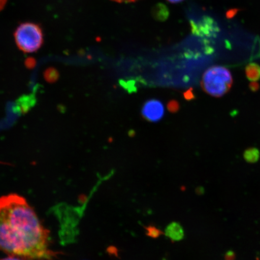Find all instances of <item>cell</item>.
Instances as JSON below:
<instances>
[{
    "label": "cell",
    "mask_w": 260,
    "mask_h": 260,
    "mask_svg": "<svg viewBox=\"0 0 260 260\" xmlns=\"http://www.w3.org/2000/svg\"><path fill=\"white\" fill-rule=\"evenodd\" d=\"M0 251L24 260H53L50 233L37 213L17 194L0 198Z\"/></svg>",
    "instance_id": "1"
},
{
    "label": "cell",
    "mask_w": 260,
    "mask_h": 260,
    "mask_svg": "<svg viewBox=\"0 0 260 260\" xmlns=\"http://www.w3.org/2000/svg\"><path fill=\"white\" fill-rule=\"evenodd\" d=\"M233 77L230 71L222 66H213L204 73L201 86L209 95L222 96L232 86Z\"/></svg>",
    "instance_id": "2"
},
{
    "label": "cell",
    "mask_w": 260,
    "mask_h": 260,
    "mask_svg": "<svg viewBox=\"0 0 260 260\" xmlns=\"http://www.w3.org/2000/svg\"><path fill=\"white\" fill-rule=\"evenodd\" d=\"M15 40L19 50L25 53H31L38 51L42 46L43 34L40 26L26 22L16 29Z\"/></svg>",
    "instance_id": "3"
},
{
    "label": "cell",
    "mask_w": 260,
    "mask_h": 260,
    "mask_svg": "<svg viewBox=\"0 0 260 260\" xmlns=\"http://www.w3.org/2000/svg\"><path fill=\"white\" fill-rule=\"evenodd\" d=\"M165 113L164 106L158 100L152 99L147 101L144 104L142 109V115L146 121L157 122L164 117Z\"/></svg>",
    "instance_id": "4"
},
{
    "label": "cell",
    "mask_w": 260,
    "mask_h": 260,
    "mask_svg": "<svg viewBox=\"0 0 260 260\" xmlns=\"http://www.w3.org/2000/svg\"><path fill=\"white\" fill-rule=\"evenodd\" d=\"M165 235L170 239L172 242H179L183 240L184 237V231L183 227L180 223L172 222L169 224L165 230Z\"/></svg>",
    "instance_id": "5"
},
{
    "label": "cell",
    "mask_w": 260,
    "mask_h": 260,
    "mask_svg": "<svg viewBox=\"0 0 260 260\" xmlns=\"http://www.w3.org/2000/svg\"><path fill=\"white\" fill-rule=\"evenodd\" d=\"M246 76L251 82H256L260 79V66L255 63H251L246 67Z\"/></svg>",
    "instance_id": "6"
},
{
    "label": "cell",
    "mask_w": 260,
    "mask_h": 260,
    "mask_svg": "<svg viewBox=\"0 0 260 260\" xmlns=\"http://www.w3.org/2000/svg\"><path fill=\"white\" fill-rule=\"evenodd\" d=\"M152 15L155 19L158 21H164L169 16V11L164 5L158 4L154 6L152 10Z\"/></svg>",
    "instance_id": "7"
},
{
    "label": "cell",
    "mask_w": 260,
    "mask_h": 260,
    "mask_svg": "<svg viewBox=\"0 0 260 260\" xmlns=\"http://www.w3.org/2000/svg\"><path fill=\"white\" fill-rule=\"evenodd\" d=\"M144 229L145 230V235L152 239H157L165 235V233L162 232V231L154 225L145 226Z\"/></svg>",
    "instance_id": "8"
},
{
    "label": "cell",
    "mask_w": 260,
    "mask_h": 260,
    "mask_svg": "<svg viewBox=\"0 0 260 260\" xmlns=\"http://www.w3.org/2000/svg\"><path fill=\"white\" fill-rule=\"evenodd\" d=\"M245 158L249 162H255L259 158V152L257 149L251 148L248 149L245 152Z\"/></svg>",
    "instance_id": "9"
},
{
    "label": "cell",
    "mask_w": 260,
    "mask_h": 260,
    "mask_svg": "<svg viewBox=\"0 0 260 260\" xmlns=\"http://www.w3.org/2000/svg\"><path fill=\"white\" fill-rule=\"evenodd\" d=\"M108 252L110 253V254L113 255L114 256H118V250L116 248V247L111 246L108 249Z\"/></svg>",
    "instance_id": "10"
},
{
    "label": "cell",
    "mask_w": 260,
    "mask_h": 260,
    "mask_svg": "<svg viewBox=\"0 0 260 260\" xmlns=\"http://www.w3.org/2000/svg\"><path fill=\"white\" fill-rule=\"evenodd\" d=\"M0 260H24L21 258L18 257V256L9 255L8 257L2 258Z\"/></svg>",
    "instance_id": "11"
},
{
    "label": "cell",
    "mask_w": 260,
    "mask_h": 260,
    "mask_svg": "<svg viewBox=\"0 0 260 260\" xmlns=\"http://www.w3.org/2000/svg\"><path fill=\"white\" fill-rule=\"evenodd\" d=\"M112 1L119 3H133V2H136L137 1H139V0H112Z\"/></svg>",
    "instance_id": "12"
},
{
    "label": "cell",
    "mask_w": 260,
    "mask_h": 260,
    "mask_svg": "<svg viewBox=\"0 0 260 260\" xmlns=\"http://www.w3.org/2000/svg\"><path fill=\"white\" fill-rule=\"evenodd\" d=\"M7 0H0V11L4 8Z\"/></svg>",
    "instance_id": "13"
},
{
    "label": "cell",
    "mask_w": 260,
    "mask_h": 260,
    "mask_svg": "<svg viewBox=\"0 0 260 260\" xmlns=\"http://www.w3.org/2000/svg\"><path fill=\"white\" fill-rule=\"evenodd\" d=\"M196 193L198 194H202L203 193V188H201V187H197V189H196Z\"/></svg>",
    "instance_id": "14"
},
{
    "label": "cell",
    "mask_w": 260,
    "mask_h": 260,
    "mask_svg": "<svg viewBox=\"0 0 260 260\" xmlns=\"http://www.w3.org/2000/svg\"><path fill=\"white\" fill-rule=\"evenodd\" d=\"M168 1L172 3H178L183 1V0H168Z\"/></svg>",
    "instance_id": "15"
}]
</instances>
